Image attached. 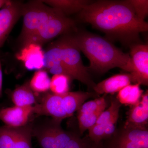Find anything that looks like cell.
Returning <instances> with one entry per match:
<instances>
[{
  "instance_id": "obj_1",
  "label": "cell",
  "mask_w": 148,
  "mask_h": 148,
  "mask_svg": "<svg viewBox=\"0 0 148 148\" xmlns=\"http://www.w3.org/2000/svg\"><path fill=\"white\" fill-rule=\"evenodd\" d=\"M81 20L105 33L110 39L130 46L139 43L147 22L138 18L128 0L92 1L78 14Z\"/></svg>"
},
{
  "instance_id": "obj_2",
  "label": "cell",
  "mask_w": 148,
  "mask_h": 148,
  "mask_svg": "<svg viewBox=\"0 0 148 148\" xmlns=\"http://www.w3.org/2000/svg\"><path fill=\"white\" fill-rule=\"evenodd\" d=\"M76 45L90 62L88 70L104 73L119 68L130 73L132 71L130 56L123 52L110 41L87 32L72 34Z\"/></svg>"
},
{
  "instance_id": "obj_3",
  "label": "cell",
  "mask_w": 148,
  "mask_h": 148,
  "mask_svg": "<svg viewBox=\"0 0 148 148\" xmlns=\"http://www.w3.org/2000/svg\"><path fill=\"white\" fill-rule=\"evenodd\" d=\"M62 62L69 77L92 88L96 84L90 77L88 69L83 63L80 51L73 39L71 34L64 35L59 39Z\"/></svg>"
},
{
  "instance_id": "obj_4",
  "label": "cell",
  "mask_w": 148,
  "mask_h": 148,
  "mask_svg": "<svg viewBox=\"0 0 148 148\" xmlns=\"http://www.w3.org/2000/svg\"><path fill=\"white\" fill-rule=\"evenodd\" d=\"M60 10L51 7L42 1H32L24 4L22 10L23 26L19 37L22 47L29 38Z\"/></svg>"
},
{
  "instance_id": "obj_5",
  "label": "cell",
  "mask_w": 148,
  "mask_h": 148,
  "mask_svg": "<svg viewBox=\"0 0 148 148\" xmlns=\"http://www.w3.org/2000/svg\"><path fill=\"white\" fill-rule=\"evenodd\" d=\"M75 24L74 20L64 15L60 11L29 38L22 47L30 43L42 46L59 35L70 34L71 32L75 31Z\"/></svg>"
},
{
  "instance_id": "obj_6",
  "label": "cell",
  "mask_w": 148,
  "mask_h": 148,
  "mask_svg": "<svg viewBox=\"0 0 148 148\" xmlns=\"http://www.w3.org/2000/svg\"><path fill=\"white\" fill-rule=\"evenodd\" d=\"M61 122L52 119L33 127L32 134L41 148H64L74 135L65 131L60 126Z\"/></svg>"
},
{
  "instance_id": "obj_7",
  "label": "cell",
  "mask_w": 148,
  "mask_h": 148,
  "mask_svg": "<svg viewBox=\"0 0 148 148\" xmlns=\"http://www.w3.org/2000/svg\"><path fill=\"white\" fill-rule=\"evenodd\" d=\"M132 64L130 73L132 82L147 86L148 84V45L141 43L130 46V53Z\"/></svg>"
},
{
  "instance_id": "obj_8",
  "label": "cell",
  "mask_w": 148,
  "mask_h": 148,
  "mask_svg": "<svg viewBox=\"0 0 148 148\" xmlns=\"http://www.w3.org/2000/svg\"><path fill=\"white\" fill-rule=\"evenodd\" d=\"M34 113L51 116L52 119L59 122L68 118L63 94L45 92L39 103L34 106Z\"/></svg>"
},
{
  "instance_id": "obj_9",
  "label": "cell",
  "mask_w": 148,
  "mask_h": 148,
  "mask_svg": "<svg viewBox=\"0 0 148 148\" xmlns=\"http://www.w3.org/2000/svg\"><path fill=\"white\" fill-rule=\"evenodd\" d=\"M23 5L20 1H8L0 10V48L22 16Z\"/></svg>"
},
{
  "instance_id": "obj_10",
  "label": "cell",
  "mask_w": 148,
  "mask_h": 148,
  "mask_svg": "<svg viewBox=\"0 0 148 148\" xmlns=\"http://www.w3.org/2000/svg\"><path fill=\"white\" fill-rule=\"evenodd\" d=\"M34 114V106L20 107L14 106L0 109V120L6 126L18 128L29 123V119Z\"/></svg>"
},
{
  "instance_id": "obj_11",
  "label": "cell",
  "mask_w": 148,
  "mask_h": 148,
  "mask_svg": "<svg viewBox=\"0 0 148 148\" xmlns=\"http://www.w3.org/2000/svg\"><path fill=\"white\" fill-rule=\"evenodd\" d=\"M44 53L41 45L30 43L21 48L16 57L28 71H37L44 69Z\"/></svg>"
},
{
  "instance_id": "obj_12",
  "label": "cell",
  "mask_w": 148,
  "mask_h": 148,
  "mask_svg": "<svg viewBox=\"0 0 148 148\" xmlns=\"http://www.w3.org/2000/svg\"><path fill=\"white\" fill-rule=\"evenodd\" d=\"M148 122V91L143 93L140 101L132 106L124 125V129L146 128Z\"/></svg>"
},
{
  "instance_id": "obj_13",
  "label": "cell",
  "mask_w": 148,
  "mask_h": 148,
  "mask_svg": "<svg viewBox=\"0 0 148 148\" xmlns=\"http://www.w3.org/2000/svg\"><path fill=\"white\" fill-rule=\"evenodd\" d=\"M112 148H148L147 129H125L116 141Z\"/></svg>"
},
{
  "instance_id": "obj_14",
  "label": "cell",
  "mask_w": 148,
  "mask_h": 148,
  "mask_svg": "<svg viewBox=\"0 0 148 148\" xmlns=\"http://www.w3.org/2000/svg\"><path fill=\"white\" fill-rule=\"evenodd\" d=\"M44 69L53 75H63L69 77L61 59L59 40L52 43L45 51Z\"/></svg>"
},
{
  "instance_id": "obj_15",
  "label": "cell",
  "mask_w": 148,
  "mask_h": 148,
  "mask_svg": "<svg viewBox=\"0 0 148 148\" xmlns=\"http://www.w3.org/2000/svg\"><path fill=\"white\" fill-rule=\"evenodd\" d=\"M132 82L130 73L116 74L95 84L93 89L98 94H112L119 92Z\"/></svg>"
},
{
  "instance_id": "obj_16",
  "label": "cell",
  "mask_w": 148,
  "mask_h": 148,
  "mask_svg": "<svg viewBox=\"0 0 148 148\" xmlns=\"http://www.w3.org/2000/svg\"><path fill=\"white\" fill-rule=\"evenodd\" d=\"M42 1L51 7L57 9L66 16L79 13L92 1L88 0H45Z\"/></svg>"
},
{
  "instance_id": "obj_17",
  "label": "cell",
  "mask_w": 148,
  "mask_h": 148,
  "mask_svg": "<svg viewBox=\"0 0 148 148\" xmlns=\"http://www.w3.org/2000/svg\"><path fill=\"white\" fill-rule=\"evenodd\" d=\"M36 94L31 89L28 82L16 87L12 92L11 98L14 106H33L37 103Z\"/></svg>"
},
{
  "instance_id": "obj_18",
  "label": "cell",
  "mask_w": 148,
  "mask_h": 148,
  "mask_svg": "<svg viewBox=\"0 0 148 148\" xmlns=\"http://www.w3.org/2000/svg\"><path fill=\"white\" fill-rule=\"evenodd\" d=\"M93 95L92 92L83 91H69L63 93V99L68 117L72 116L85 101Z\"/></svg>"
},
{
  "instance_id": "obj_19",
  "label": "cell",
  "mask_w": 148,
  "mask_h": 148,
  "mask_svg": "<svg viewBox=\"0 0 148 148\" xmlns=\"http://www.w3.org/2000/svg\"><path fill=\"white\" fill-rule=\"evenodd\" d=\"M138 84H130L123 88L118 92L117 98L121 104L134 106L139 102L143 94V90Z\"/></svg>"
},
{
  "instance_id": "obj_20",
  "label": "cell",
  "mask_w": 148,
  "mask_h": 148,
  "mask_svg": "<svg viewBox=\"0 0 148 148\" xmlns=\"http://www.w3.org/2000/svg\"><path fill=\"white\" fill-rule=\"evenodd\" d=\"M51 79L48 73L44 69L35 72L31 80L29 86L36 94L45 93L50 89Z\"/></svg>"
},
{
  "instance_id": "obj_21",
  "label": "cell",
  "mask_w": 148,
  "mask_h": 148,
  "mask_svg": "<svg viewBox=\"0 0 148 148\" xmlns=\"http://www.w3.org/2000/svg\"><path fill=\"white\" fill-rule=\"evenodd\" d=\"M33 126L28 123L17 128L16 139L12 148H32Z\"/></svg>"
},
{
  "instance_id": "obj_22",
  "label": "cell",
  "mask_w": 148,
  "mask_h": 148,
  "mask_svg": "<svg viewBox=\"0 0 148 148\" xmlns=\"http://www.w3.org/2000/svg\"><path fill=\"white\" fill-rule=\"evenodd\" d=\"M71 80L69 77L65 75H53L51 79L49 89L55 94H63L69 92L70 82Z\"/></svg>"
},
{
  "instance_id": "obj_23",
  "label": "cell",
  "mask_w": 148,
  "mask_h": 148,
  "mask_svg": "<svg viewBox=\"0 0 148 148\" xmlns=\"http://www.w3.org/2000/svg\"><path fill=\"white\" fill-rule=\"evenodd\" d=\"M121 105L117 99L112 101L110 106L108 108L101 113L96 123L106 125L111 121L118 119L119 110Z\"/></svg>"
},
{
  "instance_id": "obj_24",
  "label": "cell",
  "mask_w": 148,
  "mask_h": 148,
  "mask_svg": "<svg viewBox=\"0 0 148 148\" xmlns=\"http://www.w3.org/2000/svg\"><path fill=\"white\" fill-rule=\"evenodd\" d=\"M17 128L0 127V148H12L16 139Z\"/></svg>"
},
{
  "instance_id": "obj_25",
  "label": "cell",
  "mask_w": 148,
  "mask_h": 148,
  "mask_svg": "<svg viewBox=\"0 0 148 148\" xmlns=\"http://www.w3.org/2000/svg\"><path fill=\"white\" fill-rule=\"evenodd\" d=\"M107 103L104 96L84 103L77 111L80 113H93L105 110Z\"/></svg>"
},
{
  "instance_id": "obj_26",
  "label": "cell",
  "mask_w": 148,
  "mask_h": 148,
  "mask_svg": "<svg viewBox=\"0 0 148 148\" xmlns=\"http://www.w3.org/2000/svg\"><path fill=\"white\" fill-rule=\"evenodd\" d=\"M102 112L93 113H78L77 119L80 132L82 133L92 127L96 123L99 116Z\"/></svg>"
},
{
  "instance_id": "obj_27",
  "label": "cell",
  "mask_w": 148,
  "mask_h": 148,
  "mask_svg": "<svg viewBox=\"0 0 148 148\" xmlns=\"http://www.w3.org/2000/svg\"><path fill=\"white\" fill-rule=\"evenodd\" d=\"M138 18L145 20L148 14L147 0H128Z\"/></svg>"
},
{
  "instance_id": "obj_28",
  "label": "cell",
  "mask_w": 148,
  "mask_h": 148,
  "mask_svg": "<svg viewBox=\"0 0 148 148\" xmlns=\"http://www.w3.org/2000/svg\"><path fill=\"white\" fill-rule=\"evenodd\" d=\"M105 125L95 123L88 130L90 139L96 144L104 138Z\"/></svg>"
},
{
  "instance_id": "obj_29",
  "label": "cell",
  "mask_w": 148,
  "mask_h": 148,
  "mask_svg": "<svg viewBox=\"0 0 148 148\" xmlns=\"http://www.w3.org/2000/svg\"><path fill=\"white\" fill-rule=\"evenodd\" d=\"M64 148H88V147L83 140L74 135Z\"/></svg>"
},
{
  "instance_id": "obj_30",
  "label": "cell",
  "mask_w": 148,
  "mask_h": 148,
  "mask_svg": "<svg viewBox=\"0 0 148 148\" xmlns=\"http://www.w3.org/2000/svg\"><path fill=\"white\" fill-rule=\"evenodd\" d=\"M118 119L112 120L105 125L104 138L108 137L113 134L115 130Z\"/></svg>"
},
{
  "instance_id": "obj_31",
  "label": "cell",
  "mask_w": 148,
  "mask_h": 148,
  "mask_svg": "<svg viewBox=\"0 0 148 148\" xmlns=\"http://www.w3.org/2000/svg\"><path fill=\"white\" fill-rule=\"evenodd\" d=\"M3 86V73L2 69L1 62V56H0V97L2 94Z\"/></svg>"
},
{
  "instance_id": "obj_32",
  "label": "cell",
  "mask_w": 148,
  "mask_h": 148,
  "mask_svg": "<svg viewBox=\"0 0 148 148\" xmlns=\"http://www.w3.org/2000/svg\"><path fill=\"white\" fill-rule=\"evenodd\" d=\"M9 0H0V9L2 8L7 3L8 1Z\"/></svg>"
},
{
  "instance_id": "obj_33",
  "label": "cell",
  "mask_w": 148,
  "mask_h": 148,
  "mask_svg": "<svg viewBox=\"0 0 148 148\" xmlns=\"http://www.w3.org/2000/svg\"><path fill=\"white\" fill-rule=\"evenodd\" d=\"M88 148H101L99 147H98L97 146H93L91 147H88Z\"/></svg>"
},
{
  "instance_id": "obj_34",
  "label": "cell",
  "mask_w": 148,
  "mask_h": 148,
  "mask_svg": "<svg viewBox=\"0 0 148 148\" xmlns=\"http://www.w3.org/2000/svg\"><path fill=\"white\" fill-rule=\"evenodd\" d=\"M1 106H0V109H1Z\"/></svg>"
}]
</instances>
